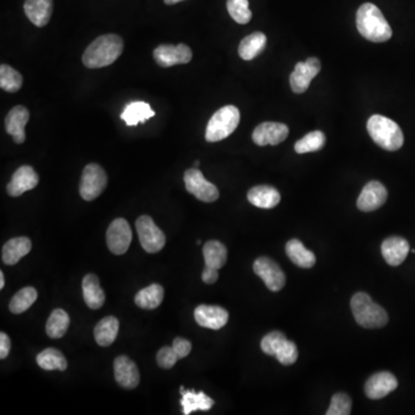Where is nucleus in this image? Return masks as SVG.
<instances>
[{
    "instance_id": "19",
    "label": "nucleus",
    "mask_w": 415,
    "mask_h": 415,
    "mask_svg": "<svg viewBox=\"0 0 415 415\" xmlns=\"http://www.w3.org/2000/svg\"><path fill=\"white\" fill-rule=\"evenodd\" d=\"M115 379L120 387L125 389L137 388L140 383V372L137 364L127 357L122 355L115 359Z\"/></svg>"
},
{
    "instance_id": "31",
    "label": "nucleus",
    "mask_w": 415,
    "mask_h": 415,
    "mask_svg": "<svg viewBox=\"0 0 415 415\" xmlns=\"http://www.w3.org/2000/svg\"><path fill=\"white\" fill-rule=\"evenodd\" d=\"M164 299V288L159 284H152L135 295V303L143 310H156Z\"/></svg>"
},
{
    "instance_id": "25",
    "label": "nucleus",
    "mask_w": 415,
    "mask_h": 415,
    "mask_svg": "<svg viewBox=\"0 0 415 415\" xmlns=\"http://www.w3.org/2000/svg\"><path fill=\"white\" fill-rule=\"evenodd\" d=\"M182 394V413L185 415L191 414L195 411H208L214 406L215 401L211 398L208 397L204 392H194V391L185 390V388H180Z\"/></svg>"
},
{
    "instance_id": "24",
    "label": "nucleus",
    "mask_w": 415,
    "mask_h": 415,
    "mask_svg": "<svg viewBox=\"0 0 415 415\" xmlns=\"http://www.w3.org/2000/svg\"><path fill=\"white\" fill-rule=\"evenodd\" d=\"M26 16L37 27L48 25L52 16V0H26Z\"/></svg>"
},
{
    "instance_id": "26",
    "label": "nucleus",
    "mask_w": 415,
    "mask_h": 415,
    "mask_svg": "<svg viewBox=\"0 0 415 415\" xmlns=\"http://www.w3.org/2000/svg\"><path fill=\"white\" fill-rule=\"evenodd\" d=\"M286 254L288 258L293 262L295 266L300 268H312L315 266L316 258L314 253L310 252L303 246L299 240L292 239L286 243Z\"/></svg>"
},
{
    "instance_id": "6",
    "label": "nucleus",
    "mask_w": 415,
    "mask_h": 415,
    "mask_svg": "<svg viewBox=\"0 0 415 415\" xmlns=\"http://www.w3.org/2000/svg\"><path fill=\"white\" fill-rule=\"evenodd\" d=\"M107 185L105 171L98 164H88L82 172L80 194L85 201L98 199Z\"/></svg>"
},
{
    "instance_id": "34",
    "label": "nucleus",
    "mask_w": 415,
    "mask_h": 415,
    "mask_svg": "<svg viewBox=\"0 0 415 415\" xmlns=\"http://www.w3.org/2000/svg\"><path fill=\"white\" fill-rule=\"evenodd\" d=\"M37 300V291L33 288L20 290L9 303V310L13 314H22L29 310Z\"/></svg>"
},
{
    "instance_id": "2",
    "label": "nucleus",
    "mask_w": 415,
    "mask_h": 415,
    "mask_svg": "<svg viewBox=\"0 0 415 415\" xmlns=\"http://www.w3.org/2000/svg\"><path fill=\"white\" fill-rule=\"evenodd\" d=\"M357 28L361 36L370 42H387L392 36V29L382 12L372 3H364L359 7Z\"/></svg>"
},
{
    "instance_id": "30",
    "label": "nucleus",
    "mask_w": 415,
    "mask_h": 415,
    "mask_svg": "<svg viewBox=\"0 0 415 415\" xmlns=\"http://www.w3.org/2000/svg\"><path fill=\"white\" fill-rule=\"evenodd\" d=\"M204 256L206 267L221 269L228 260V249L217 240H210L204 245Z\"/></svg>"
},
{
    "instance_id": "9",
    "label": "nucleus",
    "mask_w": 415,
    "mask_h": 415,
    "mask_svg": "<svg viewBox=\"0 0 415 415\" xmlns=\"http://www.w3.org/2000/svg\"><path fill=\"white\" fill-rule=\"evenodd\" d=\"M321 63L317 58H308L303 63H298L294 67L293 73L290 76V85L295 94H303L310 88L312 80L320 73Z\"/></svg>"
},
{
    "instance_id": "10",
    "label": "nucleus",
    "mask_w": 415,
    "mask_h": 415,
    "mask_svg": "<svg viewBox=\"0 0 415 415\" xmlns=\"http://www.w3.org/2000/svg\"><path fill=\"white\" fill-rule=\"evenodd\" d=\"M132 236H133L128 221L124 219H117L107 228L106 243L113 254L122 255L130 248Z\"/></svg>"
},
{
    "instance_id": "46",
    "label": "nucleus",
    "mask_w": 415,
    "mask_h": 415,
    "mask_svg": "<svg viewBox=\"0 0 415 415\" xmlns=\"http://www.w3.org/2000/svg\"><path fill=\"white\" fill-rule=\"evenodd\" d=\"M4 286H5V277H4L3 271H0V288L3 290Z\"/></svg>"
},
{
    "instance_id": "32",
    "label": "nucleus",
    "mask_w": 415,
    "mask_h": 415,
    "mask_svg": "<svg viewBox=\"0 0 415 415\" xmlns=\"http://www.w3.org/2000/svg\"><path fill=\"white\" fill-rule=\"evenodd\" d=\"M70 316L64 310H55L51 312L46 323V334L53 340L61 338L70 327Z\"/></svg>"
},
{
    "instance_id": "33",
    "label": "nucleus",
    "mask_w": 415,
    "mask_h": 415,
    "mask_svg": "<svg viewBox=\"0 0 415 415\" xmlns=\"http://www.w3.org/2000/svg\"><path fill=\"white\" fill-rule=\"evenodd\" d=\"M37 364L44 370H66L67 360L61 351L46 349L37 355Z\"/></svg>"
},
{
    "instance_id": "12",
    "label": "nucleus",
    "mask_w": 415,
    "mask_h": 415,
    "mask_svg": "<svg viewBox=\"0 0 415 415\" xmlns=\"http://www.w3.org/2000/svg\"><path fill=\"white\" fill-rule=\"evenodd\" d=\"M154 58L159 66L167 68L174 65L188 64L193 58V53L191 48L186 44H162L154 51Z\"/></svg>"
},
{
    "instance_id": "40",
    "label": "nucleus",
    "mask_w": 415,
    "mask_h": 415,
    "mask_svg": "<svg viewBox=\"0 0 415 415\" xmlns=\"http://www.w3.org/2000/svg\"><path fill=\"white\" fill-rule=\"evenodd\" d=\"M298 355L299 353H298L297 345L293 342L286 340L279 347L275 357L280 364L288 366V364H293L298 360Z\"/></svg>"
},
{
    "instance_id": "38",
    "label": "nucleus",
    "mask_w": 415,
    "mask_h": 415,
    "mask_svg": "<svg viewBox=\"0 0 415 415\" xmlns=\"http://www.w3.org/2000/svg\"><path fill=\"white\" fill-rule=\"evenodd\" d=\"M352 399L346 394H334L331 399V405L327 409V415H349L351 414Z\"/></svg>"
},
{
    "instance_id": "47",
    "label": "nucleus",
    "mask_w": 415,
    "mask_h": 415,
    "mask_svg": "<svg viewBox=\"0 0 415 415\" xmlns=\"http://www.w3.org/2000/svg\"><path fill=\"white\" fill-rule=\"evenodd\" d=\"M199 165H200V162H199V161L195 162L194 167H199Z\"/></svg>"
},
{
    "instance_id": "15",
    "label": "nucleus",
    "mask_w": 415,
    "mask_h": 415,
    "mask_svg": "<svg viewBox=\"0 0 415 415\" xmlns=\"http://www.w3.org/2000/svg\"><path fill=\"white\" fill-rule=\"evenodd\" d=\"M38 182H40V178L33 167L23 165L19 167L13 174L12 179L7 185V193L13 197L20 196L26 191H31L36 187Z\"/></svg>"
},
{
    "instance_id": "11",
    "label": "nucleus",
    "mask_w": 415,
    "mask_h": 415,
    "mask_svg": "<svg viewBox=\"0 0 415 415\" xmlns=\"http://www.w3.org/2000/svg\"><path fill=\"white\" fill-rule=\"evenodd\" d=\"M254 273L263 280L270 291L278 292L285 285V275L278 264L269 258H258L253 266Z\"/></svg>"
},
{
    "instance_id": "43",
    "label": "nucleus",
    "mask_w": 415,
    "mask_h": 415,
    "mask_svg": "<svg viewBox=\"0 0 415 415\" xmlns=\"http://www.w3.org/2000/svg\"><path fill=\"white\" fill-rule=\"evenodd\" d=\"M11 351V340L5 332L0 334V359H6Z\"/></svg>"
},
{
    "instance_id": "41",
    "label": "nucleus",
    "mask_w": 415,
    "mask_h": 415,
    "mask_svg": "<svg viewBox=\"0 0 415 415\" xmlns=\"http://www.w3.org/2000/svg\"><path fill=\"white\" fill-rule=\"evenodd\" d=\"M178 360H179V357L177 354L176 351L173 350L172 346L171 347L167 346V347H163V349L158 351L157 364L158 366L164 368V369H171Z\"/></svg>"
},
{
    "instance_id": "27",
    "label": "nucleus",
    "mask_w": 415,
    "mask_h": 415,
    "mask_svg": "<svg viewBox=\"0 0 415 415\" xmlns=\"http://www.w3.org/2000/svg\"><path fill=\"white\" fill-rule=\"evenodd\" d=\"M154 115V110L146 102H133L125 107L120 118L127 126H137L140 122H145L152 118Z\"/></svg>"
},
{
    "instance_id": "4",
    "label": "nucleus",
    "mask_w": 415,
    "mask_h": 415,
    "mask_svg": "<svg viewBox=\"0 0 415 415\" xmlns=\"http://www.w3.org/2000/svg\"><path fill=\"white\" fill-rule=\"evenodd\" d=\"M351 310L355 321L367 329H377L387 325L389 316L384 308L374 303L368 294H354L351 300Z\"/></svg>"
},
{
    "instance_id": "5",
    "label": "nucleus",
    "mask_w": 415,
    "mask_h": 415,
    "mask_svg": "<svg viewBox=\"0 0 415 415\" xmlns=\"http://www.w3.org/2000/svg\"><path fill=\"white\" fill-rule=\"evenodd\" d=\"M240 122V111L236 106L226 105L216 111L206 125V140L219 142L233 133Z\"/></svg>"
},
{
    "instance_id": "22",
    "label": "nucleus",
    "mask_w": 415,
    "mask_h": 415,
    "mask_svg": "<svg viewBox=\"0 0 415 415\" xmlns=\"http://www.w3.org/2000/svg\"><path fill=\"white\" fill-rule=\"evenodd\" d=\"M249 202L261 209H273L280 202V194L276 188L261 185L253 187L247 195Z\"/></svg>"
},
{
    "instance_id": "45",
    "label": "nucleus",
    "mask_w": 415,
    "mask_h": 415,
    "mask_svg": "<svg viewBox=\"0 0 415 415\" xmlns=\"http://www.w3.org/2000/svg\"><path fill=\"white\" fill-rule=\"evenodd\" d=\"M184 0H164V3L167 5H176V4L182 3Z\"/></svg>"
},
{
    "instance_id": "7",
    "label": "nucleus",
    "mask_w": 415,
    "mask_h": 415,
    "mask_svg": "<svg viewBox=\"0 0 415 415\" xmlns=\"http://www.w3.org/2000/svg\"><path fill=\"white\" fill-rule=\"evenodd\" d=\"M137 231L142 248L150 254L161 252L165 246V234L149 216H141L137 221Z\"/></svg>"
},
{
    "instance_id": "13",
    "label": "nucleus",
    "mask_w": 415,
    "mask_h": 415,
    "mask_svg": "<svg viewBox=\"0 0 415 415\" xmlns=\"http://www.w3.org/2000/svg\"><path fill=\"white\" fill-rule=\"evenodd\" d=\"M288 127L280 122H262L253 132V141L260 147L277 146L288 137Z\"/></svg>"
},
{
    "instance_id": "37",
    "label": "nucleus",
    "mask_w": 415,
    "mask_h": 415,
    "mask_svg": "<svg viewBox=\"0 0 415 415\" xmlns=\"http://www.w3.org/2000/svg\"><path fill=\"white\" fill-rule=\"evenodd\" d=\"M231 18L240 25H246L252 20V11L249 9L248 0H228L226 3Z\"/></svg>"
},
{
    "instance_id": "29",
    "label": "nucleus",
    "mask_w": 415,
    "mask_h": 415,
    "mask_svg": "<svg viewBox=\"0 0 415 415\" xmlns=\"http://www.w3.org/2000/svg\"><path fill=\"white\" fill-rule=\"evenodd\" d=\"M118 331L119 321L117 318L113 316L102 318L95 327V340L98 345L106 347L115 342L118 336Z\"/></svg>"
},
{
    "instance_id": "14",
    "label": "nucleus",
    "mask_w": 415,
    "mask_h": 415,
    "mask_svg": "<svg viewBox=\"0 0 415 415\" xmlns=\"http://www.w3.org/2000/svg\"><path fill=\"white\" fill-rule=\"evenodd\" d=\"M388 191L379 182H370L364 186L359 196L358 206L361 211L370 212L377 210L387 202Z\"/></svg>"
},
{
    "instance_id": "18",
    "label": "nucleus",
    "mask_w": 415,
    "mask_h": 415,
    "mask_svg": "<svg viewBox=\"0 0 415 415\" xmlns=\"http://www.w3.org/2000/svg\"><path fill=\"white\" fill-rule=\"evenodd\" d=\"M29 122V111L23 105L14 106L5 118V127L9 135H12L14 142L18 145L25 142V127Z\"/></svg>"
},
{
    "instance_id": "23",
    "label": "nucleus",
    "mask_w": 415,
    "mask_h": 415,
    "mask_svg": "<svg viewBox=\"0 0 415 415\" xmlns=\"http://www.w3.org/2000/svg\"><path fill=\"white\" fill-rule=\"evenodd\" d=\"M31 241L27 236H19L7 241L3 247L1 258L7 266H14L31 251Z\"/></svg>"
},
{
    "instance_id": "44",
    "label": "nucleus",
    "mask_w": 415,
    "mask_h": 415,
    "mask_svg": "<svg viewBox=\"0 0 415 415\" xmlns=\"http://www.w3.org/2000/svg\"><path fill=\"white\" fill-rule=\"evenodd\" d=\"M217 279H219V269L206 266L204 273H202V280L206 284H214V283L217 282Z\"/></svg>"
},
{
    "instance_id": "16",
    "label": "nucleus",
    "mask_w": 415,
    "mask_h": 415,
    "mask_svg": "<svg viewBox=\"0 0 415 415\" xmlns=\"http://www.w3.org/2000/svg\"><path fill=\"white\" fill-rule=\"evenodd\" d=\"M195 321L201 327H208L211 330H219L228 321V310L219 306L201 305L194 312Z\"/></svg>"
},
{
    "instance_id": "35",
    "label": "nucleus",
    "mask_w": 415,
    "mask_h": 415,
    "mask_svg": "<svg viewBox=\"0 0 415 415\" xmlns=\"http://www.w3.org/2000/svg\"><path fill=\"white\" fill-rule=\"evenodd\" d=\"M23 79L18 70L9 65L0 66V87L3 90L14 94L21 89Z\"/></svg>"
},
{
    "instance_id": "36",
    "label": "nucleus",
    "mask_w": 415,
    "mask_h": 415,
    "mask_svg": "<svg viewBox=\"0 0 415 415\" xmlns=\"http://www.w3.org/2000/svg\"><path fill=\"white\" fill-rule=\"evenodd\" d=\"M325 145V135L321 130H315L307 134L303 139L299 140L294 146V150L298 154H307V152H317L323 148Z\"/></svg>"
},
{
    "instance_id": "1",
    "label": "nucleus",
    "mask_w": 415,
    "mask_h": 415,
    "mask_svg": "<svg viewBox=\"0 0 415 415\" xmlns=\"http://www.w3.org/2000/svg\"><path fill=\"white\" fill-rule=\"evenodd\" d=\"M124 51L122 37L115 33L98 37L85 49L82 61L88 68H102L113 64Z\"/></svg>"
},
{
    "instance_id": "17",
    "label": "nucleus",
    "mask_w": 415,
    "mask_h": 415,
    "mask_svg": "<svg viewBox=\"0 0 415 415\" xmlns=\"http://www.w3.org/2000/svg\"><path fill=\"white\" fill-rule=\"evenodd\" d=\"M397 387V379L392 374L389 372H381V373L374 374L367 381L364 392L367 397L370 399H381L396 390Z\"/></svg>"
},
{
    "instance_id": "28",
    "label": "nucleus",
    "mask_w": 415,
    "mask_h": 415,
    "mask_svg": "<svg viewBox=\"0 0 415 415\" xmlns=\"http://www.w3.org/2000/svg\"><path fill=\"white\" fill-rule=\"evenodd\" d=\"M266 46H267V36L263 33L258 31V33H251L241 41L238 52L243 61H253L266 49Z\"/></svg>"
},
{
    "instance_id": "39",
    "label": "nucleus",
    "mask_w": 415,
    "mask_h": 415,
    "mask_svg": "<svg viewBox=\"0 0 415 415\" xmlns=\"http://www.w3.org/2000/svg\"><path fill=\"white\" fill-rule=\"evenodd\" d=\"M288 340L285 335L279 332V331H273L267 336L263 337V340L261 342V349L268 355H276L279 347L284 344V342Z\"/></svg>"
},
{
    "instance_id": "21",
    "label": "nucleus",
    "mask_w": 415,
    "mask_h": 415,
    "mask_svg": "<svg viewBox=\"0 0 415 415\" xmlns=\"http://www.w3.org/2000/svg\"><path fill=\"white\" fill-rule=\"evenodd\" d=\"M82 291L85 305L90 310H100L105 303V294L103 288H100V279L94 273L85 275L82 280Z\"/></svg>"
},
{
    "instance_id": "20",
    "label": "nucleus",
    "mask_w": 415,
    "mask_h": 415,
    "mask_svg": "<svg viewBox=\"0 0 415 415\" xmlns=\"http://www.w3.org/2000/svg\"><path fill=\"white\" fill-rule=\"evenodd\" d=\"M382 255L387 263L397 267L403 263L409 253V243L401 236H391L382 243Z\"/></svg>"
},
{
    "instance_id": "42",
    "label": "nucleus",
    "mask_w": 415,
    "mask_h": 415,
    "mask_svg": "<svg viewBox=\"0 0 415 415\" xmlns=\"http://www.w3.org/2000/svg\"><path fill=\"white\" fill-rule=\"evenodd\" d=\"M172 347L176 351L179 359L186 358L191 351V342H188L187 340H184V338H180V337L173 340Z\"/></svg>"
},
{
    "instance_id": "8",
    "label": "nucleus",
    "mask_w": 415,
    "mask_h": 415,
    "mask_svg": "<svg viewBox=\"0 0 415 415\" xmlns=\"http://www.w3.org/2000/svg\"><path fill=\"white\" fill-rule=\"evenodd\" d=\"M184 182H185L188 193L194 195L197 200L206 202V204H211L219 200V188L208 182L202 172L196 167L186 171Z\"/></svg>"
},
{
    "instance_id": "3",
    "label": "nucleus",
    "mask_w": 415,
    "mask_h": 415,
    "mask_svg": "<svg viewBox=\"0 0 415 415\" xmlns=\"http://www.w3.org/2000/svg\"><path fill=\"white\" fill-rule=\"evenodd\" d=\"M367 130L374 142L388 152H397L404 145V134L397 122L384 115H375L367 122Z\"/></svg>"
}]
</instances>
